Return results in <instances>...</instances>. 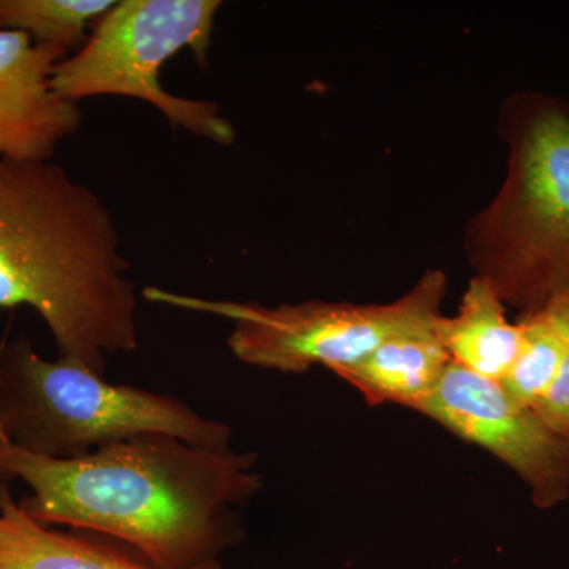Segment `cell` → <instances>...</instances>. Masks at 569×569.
<instances>
[{
    "instance_id": "16",
    "label": "cell",
    "mask_w": 569,
    "mask_h": 569,
    "mask_svg": "<svg viewBox=\"0 0 569 569\" xmlns=\"http://www.w3.org/2000/svg\"><path fill=\"white\" fill-rule=\"evenodd\" d=\"M565 440H567V447H568V451H569V433H568L567 438H565Z\"/></svg>"
},
{
    "instance_id": "8",
    "label": "cell",
    "mask_w": 569,
    "mask_h": 569,
    "mask_svg": "<svg viewBox=\"0 0 569 569\" xmlns=\"http://www.w3.org/2000/svg\"><path fill=\"white\" fill-rule=\"evenodd\" d=\"M69 56L28 33L0 31V159L51 162L58 146L80 130L78 103L52 89L56 66Z\"/></svg>"
},
{
    "instance_id": "9",
    "label": "cell",
    "mask_w": 569,
    "mask_h": 569,
    "mask_svg": "<svg viewBox=\"0 0 569 569\" xmlns=\"http://www.w3.org/2000/svg\"><path fill=\"white\" fill-rule=\"evenodd\" d=\"M449 365L451 358L432 326L389 337L362 361L340 367L335 373L372 406L397 403L417 410L432 395Z\"/></svg>"
},
{
    "instance_id": "3",
    "label": "cell",
    "mask_w": 569,
    "mask_h": 569,
    "mask_svg": "<svg viewBox=\"0 0 569 569\" xmlns=\"http://www.w3.org/2000/svg\"><path fill=\"white\" fill-rule=\"evenodd\" d=\"M498 134L508 171L467 223V260L505 305L535 312L569 295V103L526 91L505 99Z\"/></svg>"
},
{
    "instance_id": "13",
    "label": "cell",
    "mask_w": 569,
    "mask_h": 569,
    "mask_svg": "<svg viewBox=\"0 0 569 569\" xmlns=\"http://www.w3.org/2000/svg\"><path fill=\"white\" fill-rule=\"evenodd\" d=\"M516 323L520 329L519 353L500 383L523 406L533 408L548 395L559 373L565 350L563 328L552 305L522 313Z\"/></svg>"
},
{
    "instance_id": "10",
    "label": "cell",
    "mask_w": 569,
    "mask_h": 569,
    "mask_svg": "<svg viewBox=\"0 0 569 569\" xmlns=\"http://www.w3.org/2000/svg\"><path fill=\"white\" fill-rule=\"evenodd\" d=\"M0 569H157L93 539L44 527L0 481ZM190 569H222L219 560Z\"/></svg>"
},
{
    "instance_id": "6",
    "label": "cell",
    "mask_w": 569,
    "mask_h": 569,
    "mask_svg": "<svg viewBox=\"0 0 569 569\" xmlns=\"http://www.w3.org/2000/svg\"><path fill=\"white\" fill-rule=\"evenodd\" d=\"M447 288L443 271H427L407 295L388 305L306 301L268 307L197 298L159 287H146L142 296L156 305L233 321L227 343L242 365L305 373L313 366L332 372L353 366L389 337L432 328L441 317Z\"/></svg>"
},
{
    "instance_id": "2",
    "label": "cell",
    "mask_w": 569,
    "mask_h": 569,
    "mask_svg": "<svg viewBox=\"0 0 569 569\" xmlns=\"http://www.w3.org/2000/svg\"><path fill=\"white\" fill-rule=\"evenodd\" d=\"M28 306L59 358L104 377L132 353L138 296L108 206L51 162L0 159V309Z\"/></svg>"
},
{
    "instance_id": "4",
    "label": "cell",
    "mask_w": 569,
    "mask_h": 569,
    "mask_svg": "<svg viewBox=\"0 0 569 569\" xmlns=\"http://www.w3.org/2000/svg\"><path fill=\"white\" fill-rule=\"evenodd\" d=\"M0 422L11 445L51 459H73L140 436H171L230 448V426L182 400L108 383L74 362L44 359L21 332L0 350Z\"/></svg>"
},
{
    "instance_id": "12",
    "label": "cell",
    "mask_w": 569,
    "mask_h": 569,
    "mask_svg": "<svg viewBox=\"0 0 569 569\" xmlns=\"http://www.w3.org/2000/svg\"><path fill=\"white\" fill-rule=\"evenodd\" d=\"M114 0H0V31L28 33L36 43L78 52Z\"/></svg>"
},
{
    "instance_id": "11",
    "label": "cell",
    "mask_w": 569,
    "mask_h": 569,
    "mask_svg": "<svg viewBox=\"0 0 569 569\" xmlns=\"http://www.w3.org/2000/svg\"><path fill=\"white\" fill-rule=\"evenodd\" d=\"M436 332L452 362L498 383L519 353V326L508 320L507 305L482 277L470 280L455 317L438 318Z\"/></svg>"
},
{
    "instance_id": "5",
    "label": "cell",
    "mask_w": 569,
    "mask_h": 569,
    "mask_svg": "<svg viewBox=\"0 0 569 569\" xmlns=\"http://www.w3.org/2000/svg\"><path fill=\"white\" fill-rule=\"evenodd\" d=\"M220 0H121L96 22L88 43L63 59L52 89L80 103L99 96L130 97L156 107L173 129L231 146L236 130L219 104L164 91L163 63L189 48L208 67Z\"/></svg>"
},
{
    "instance_id": "15",
    "label": "cell",
    "mask_w": 569,
    "mask_h": 569,
    "mask_svg": "<svg viewBox=\"0 0 569 569\" xmlns=\"http://www.w3.org/2000/svg\"><path fill=\"white\" fill-rule=\"evenodd\" d=\"M9 441V438L6 436V430H3L2 422H0V445L7 443Z\"/></svg>"
},
{
    "instance_id": "1",
    "label": "cell",
    "mask_w": 569,
    "mask_h": 569,
    "mask_svg": "<svg viewBox=\"0 0 569 569\" xmlns=\"http://www.w3.org/2000/svg\"><path fill=\"white\" fill-rule=\"evenodd\" d=\"M257 456L171 436H140L73 459L0 445V479L44 527H71L126 542L157 569H190L241 541L239 508L261 488Z\"/></svg>"
},
{
    "instance_id": "7",
    "label": "cell",
    "mask_w": 569,
    "mask_h": 569,
    "mask_svg": "<svg viewBox=\"0 0 569 569\" xmlns=\"http://www.w3.org/2000/svg\"><path fill=\"white\" fill-rule=\"evenodd\" d=\"M415 411L500 459L529 486L537 507L552 508L569 497L567 440L498 381L451 361Z\"/></svg>"
},
{
    "instance_id": "14",
    "label": "cell",
    "mask_w": 569,
    "mask_h": 569,
    "mask_svg": "<svg viewBox=\"0 0 569 569\" xmlns=\"http://www.w3.org/2000/svg\"><path fill=\"white\" fill-rule=\"evenodd\" d=\"M550 305L556 307L561 328H563V358H561L556 381L533 410L550 430H553L557 436L567 438L569 433V295L561 296Z\"/></svg>"
}]
</instances>
